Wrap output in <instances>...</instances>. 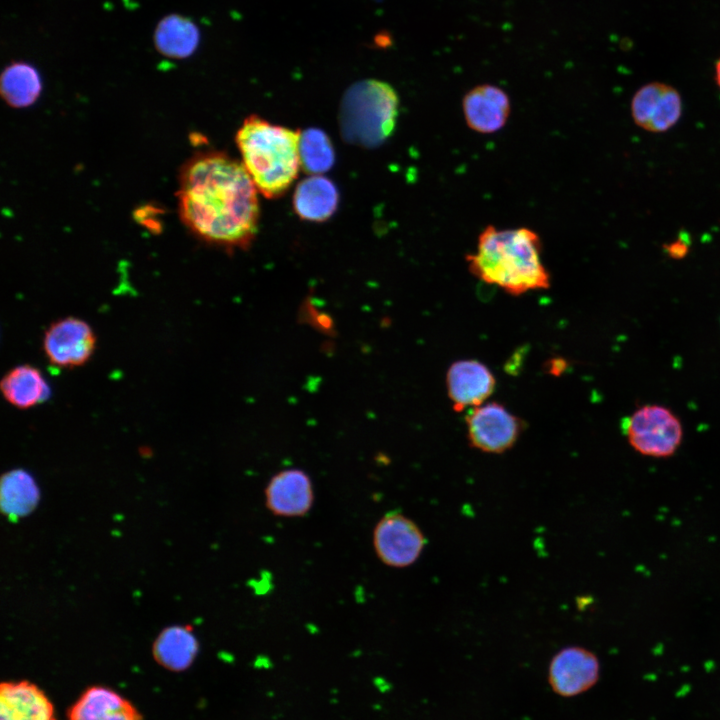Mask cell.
Wrapping results in <instances>:
<instances>
[{
  "mask_svg": "<svg viewBox=\"0 0 720 720\" xmlns=\"http://www.w3.org/2000/svg\"><path fill=\"white\" fill-rule=\"evenodd\" d=\"M177 197L183 223L201 240L228 249L254 241L258 190L242 162L224 152L197 153L181 169Z\"/></svg>",
  "mask_w": 720,
  "mask_h": 720,
  "instance_id": "6da1fadb",
  "label": "cell"
},
{
  "mask_svg": "<svg viewBox=\"0 0 720 720\" xmlns=\"http://www.w3.org/2000/svg\"><path fill=\"white\" fill-rule=\"evenodd\" d=\"M539 235L530 228L499 229L487 226L476 251L466 256L469 271L478 279L512 295L550 286L541 260Z\"/></svg>",
  "mask_w": 720,
  "mask_h": 720,
  "instance_id": "7a4b0ae2",
  "label": "cell"
},
{
  "mask_svg": "<svg viewBox=\"0 0 720 720\" xmlns=\"http://www.w3.org/2000/svg\"><path fill=\"white\" fill-rule=\"evenodd\" d=\"M300 134L257 115L247 117L238 129L235 141L242 164L266 198L281 197L295 181L301 166Z\"/></svg>",
  "mask_w": 720,
  "mask_h": 720,
  "instance_id": "3957f363",
  "label": "cell"
},
{
  "mask_svg": "<svg viewBox=\"0 0 720 720\" xmlns=\"http://www.w3.org/2000/svg\"><path fill=\"white\" fill-rule=\"evenodd\" d=\"M399 98L388 83L365 79L353 83L344 93L339 108L342 138L349 144L375 148L393 133Z\"/></svg>",
  "mask_w": 720,
  "mask_h": 720,
  "instance_id": "277c9868",
  "label": "cell"
},
{
  "mask_svg": "<svg viewBox=\"0 0 720 720\" xmlns=\"http://www.w3.org/2000/svg\"><path fill=\"white\" fill-rule=\"evenodd\" d=\"M624 433L636 452L654 458L672 456L683 438L679 418L661 405H644L635 410L625 420Z\"/></svg>",
  "mask_w": 720,
  "mask_h": 720,
  "instance_id": "5b68a950",
  "label": "cell"
},
{
  "mask_svg": "<svg viewBox=\"0 0 720 720\" xmlns=\"http://www.w3.org/2000/svg\"><path fill=\"white\" fill-rule=\"evenodd\" d=\"M372 542L375 554L383 564L405 568L418 560L427 541L412 519L401 512L390 511L375 525Z\"/></svg>",
  "mask_w": 720,
  "mask_h": 720,
  "instance_id": "8992f818",
  "label": "cell"
},
{
  "mask_svg": "<svg viewBox=\"0 0 720 720\" xmlns=\"http://www.w3.org/2000/svg\"><path fill=\"white\" fill-rule=\"evenodd\" d=\"M470 445L485 453H503L518 440L522 424L503 405L491 402L470 410L466 417Z\"/></svg>",
  "mask_w": 720,
  "mask_h": 720,
  "instance_id": "52a82bcc",
  "label": "cell"
},
{
  "mask_svg": "<svg viewBox=\"0 0 720 720\" xmlns=\"http://www.w3.org/2000/svg\"><path fill=\"white\" fill-rule=\"evenodd\" d=\"M96 337L90 325L75 317L52 323L43 338V350L51 364L73 368L85 364L94 353Z\"/></svg>",
  "mask_w": 720,
  "mask_h": 720,
  "instance_id": "ba28073f",
  "label": "cell"
},
{
  "mask_svg": "<svg viewBox=\"0 0 720 720\" xmlns=\"http://www.w3.org/2000/svg\"><path fill=\"white\" fill-rule=\"evenodd\" d=\"M682 109L678 90L662 82L641 86L631 101L634 123L651 133H662L672 128L679 121Z\"/></svg>",
  "mask_w": 720,
  "mask_h": 720,
  "instance_id": "9c48e42d",
  "label": "cell"
},
{
  "mask_svg": "<svg viewBox=\"0 0 720 720\" xmlns=\"http://www.w3.org/2000/svg\"><path fill=\"white\" fill-rule=\"evenodd\" d=\"M600 664L590 650L569 646L558 651L548 667V683L554 693L563 697L582 694L599 679Z\"/></svg>",
  "mask_w": 720,
  "mask_h": 720,
  "instance_id": "30bf717a",
  "label": "cell"
},
{
  "mask_svg": "<svg viewBox=\"0 0 720 720\" xmlns=\"http://www.w3.org/2000/svg\"><path fill=\"white\" fill-rule=\"evenodd\" d=\"M264 495L266 508L279 517H303L314 503L311 478L297 468L274 474L265 487Z\"/></svg>",
  "mask_w": 720,
  "mask_h": 720,
  "instance_id": "8fae6325",
  "label": "cell"
},
{
  "mask_svg": "<svg viewBox=\"0 0 720 720\" xmlns=\"http://www.w3.org/2000/svg\"><path fill=\"white\" fill-rule=\"evenodd\" d=\"M447 391L455 411L477 407L492 394L495 378L489 368L477 360H460L448 369Z\"/></svg>",
  "mask_w": 720,
  "mask_h": 720,
  "instance_id": "7c38bea8",
  "label": "cell"
},
{
  "mask_svg": "<svg viewBox=\"0 0 720 720\" xmlns=\"http://www.w3.org/2000/svg\"><path fill=\"white\" fill-rule=\"evenodd\" d=\"M0 720H58L53 702L32 681L8 680L0 685Z\"/></svg>",
  "mask_w": 720,
  "mask_h": 720,
  "instance_id": "4fadbf2b",
  "label": "cell"
},
{
  "mask_svg": "<svg viewBox=\"0 0 720 720\" xmlns=\"http://www.w3.org/2000/svg\"><path fill=\"white\" fill-rule=\"evenodd\" d=\"M462 107L468 127L482 134L499 131L510 114L507 93L492 84H482L469 90L463 97Z\"/></svg>",
  "mask_w": 720,
  "mask_h": 720,
  "instance_id": "5bb4252c",
  "label": "cell"
},
{
  "mask_svg": "<svg viewBox=\"0 0 720 720\" xmlns=\"http://www.w3.org/2000/svg\"><path fill=\"white\" fill-rule=\"evenodd\" d=\"M67 720H144L126 697L104 685L87 687L67 710Z\"/></svg>",
  "mask_w": 720,
  "mask_h": 720,
  "instance_id": "9a60e30c",
  "label": "cell"
},
{
  "mask_svg": "<svg viewBox=\"0 0 720 720\" xmlns=\"http://www.w3.org/2000/svg\"><path fill=\"white\" fill-rule=\"evenodd\" d=\"M339 192L327 177L312 175L298 183L293 208L299 218L310 222L328 220L337 210Z\"/></svg>",
  "mask_w": 720,
  "mask_h": 720,
  "instance_id": "2e32d148",
  "label": "cell"
},
{
  "mask_svg": "<svg viewBox=\"0 0 720 720\" xmlns=\"http://www.w3.org/2000/svg\"><path fill=\"white\" fill-rule=\"evenodd\" d=\"M199 642L190 625H173L163 629L152 645L154 660L166 670L183 672L194 662Z\"/></svg>",
  "mask_w": 720,
  "mask_h": 720,
  "instance_id": "e0dca14e",
  "label": "cell"
},
{
  "mask_svg": "<svg viewBox=\"0 0 720 720\" xmlns=\"http://www.w3.org/2000/svg\"><path fill=\"white\" fill-rule=\"evenodd\" d=\"M0 387L4 398L20 409L39 405L51 394L50 387L40 370L26 364L9 370L2 378Z\"/></svg>",
  "mask_w": 720,
  "mask_h": 720,
  "instance_id": "ac0fdd59",
  "label": "cell"
},
{
  "mask_svg": "<svg viewBox=\"0 0 720 720\" xmlns=\"http://www.w3.org/2000/svg\"><path fill=\"white\" fill-rule=\"evenodd\" d=\"M200 31L190 19L178 14L165 16L154 33L156 49L164 56L176 59L187 58L197 49Z\"/></svg>",
  "mask_w": 720,
  "mask_h": 720,
  "instance_id": "d6986e66",
  "label": "cell"
},
{
  "mask_svg": "<svg viewBox=\"0 0 720 720\" xmlns=\"http://www.w3.org/2000/svg\"><path fill=\"white\" fill-rule=\"evenodd\" d=\"M39 499V488L29 472L14 469L1 477V511L10 520L30 514L38 505Z\"/></svg>",
  "mask_w": 720,
  "mask_h": 720,
  "instance_id": "ffe728a7",
  "label": "cell"
},
{
  "mask_svg": "<svg viewBox=\"0 0 720 720\" xmlns=\"http://www.w3.org/2000/svg\"><path fill=\"white\" fill-rule=\"evenodd\" d=\"M42 89L41 78L34 66L26 62H13L2 72L1 95L16 108L27 107L39 97Z\"/></svg>",
  "mask_w": 720,
  "mask_h": 720,
  "instance_id": "44dd1931",
  "label": "cell"
},
{
  "mask_svg": "<svg viewBox=\"0 0 720 720\" xmlns=\"http://www.w3.org/2000/svg\"><path fill=\"white\" fill-rule=\"evenodd\" d=\"M300 165L305 172L320 175L335 163V150L330 137L319 128H307L300 134Z\"/></svg>",
  "mask_w": 720,
  "mask_h": 720,
  "instance_id": "7402d4cb",
  "label": "cell"
},
{
  "mask_svg": "<svg viewBox=\"0 0 720 720\" xmlns=\"http://www.w3.org/2000/svg\"><path fill=\"white\" fill-rule=\"evenodd\" d=\"M665 253L672 259H683L689 253V244L686 239L679 236L676 240L663 245Z\"/></svg>",
  "mask_w": 720,
  "mask_h": 720,
  "instance_id": "603a6c76",
  "label": "cell"
},
{
  "mask_svg": "<svg viewBox=\"0 0 720 720\" xmlns=\"http://www.w3.org/2000/svg\"><path fill=\"white\" fill-rule=\"evenodd\" d=\"M715 81L717 86L720 88V58L715 64Z\"/></svg>",
  "mask_w": 720,
  "mask_h": 720,
  "instance_id": "cb8c5ba5",
  "label": "cell"
}]
</instances>
